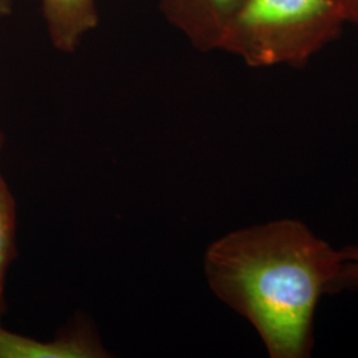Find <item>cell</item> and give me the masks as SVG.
<instances>
[{"label":"cell","mask_w":358,"mask_h":358,"mask_svg":"<svg viewBox=\"0 0 358 358\" xmlns=\"http://www.w3.org/2000/svg\"><path fill=\"white\" fill-rule=\"evenodd\" d=\"M244 0H158L170 26L199 51H217L232 17Z\"/></svg>","instance_id":"3"},{"label":"cell","mask_w":358,"mask_h":358,"mask_svg":"<svg viewBox=\"0 0 358 358\" xmlns=\"http://www.w3.org/2000/svg\"><path fill=\"white\" fill-rule=\"evenodd\" d=\"M16 205L13 192L0 176V319L6 312L4 282L6 273L16 255Z\"/></svg>","instance_id":"6"},{"label":"cell","mask_w":358,"mask_h":358,"mask_svg":"<svg viewBox=\"0 0 358 358\" xmlns=\"http://www.w3.org/2000/svg\"><path fill=\"white\" fill-rule=\"evenodd\" d=\"M341 1L345 7L349 24H353L358 28V0H341Z\"/></svg>","instance_id":"8"},{"label":"cell","mask_w":358,"mask_h":358,"mask_svg":"<svg viewBox=\"0 0 358 358\" xmlns=\"http://www.w3.org/2000/svg\"><path fill=\"white\" fill-rule=\"evenodd\" d=\"M349 24L341 0H244L219 41L252 68L303 66Z\"/></svg>","instance_id":"2"},{"label":"cell","mask_w":358,"mask_h":358,"mask_svg":"<svg viewBox=\"0 0 358 358\" xmlns=\"http://www.w3.org/2000/svg\"><path fill=\"white\" fill-rule=\"evenodd\" d=\"M3 143H4V136H3V133L0 131V150H1V148H3Z\"/></svg>","instance_id":"10"},{"label":"cell","mask_w":358,"mask_h":358,"mask_svg":"<svg viewBox=\"0 0 358 358\" xmlns=\"http://www.w3.org/2000/svg\"><path fill=\"white\" fill-rule=\"evenodd\" d=\"M341 264V251L294 219L232 231L205 255L210 288L252 324L272 358L310 356L316 309L334 294Z\"/></svg>","instance_id":"1"},{"label":"cell","mask_w":358,"mask_h":358,"mask_svg":"<svg viewBox=\"0 0 358 358\" xmlns=\"http://www.w3.org/2000/svg\"><path fill=\"white\" fill-rule=\"evenodd\" d=\"M341 254L343 264L334 287V294L348 289H358V244L345 247L341 250Z\"/></svg>","instance_id":"7"},{"label":"cell","mask_w":358,"mask_h":358,"mask_svg":"<svg viewBox=\"0 0 358 358\" xmlns=\"http://www.w3.org/2000/svg\"><path fill=\"white\" fill-rule=\"evenodd\" d=\"M52 45L73 53L87 35L99 26L97 0H40Z\"/></svg>","instance_id":"5"},{"label":"cell","mask_w":358,"mask_h":358,"mask_svg":"<svg viewBox=\"0 0 358 358\" xmlns=\"http://www.w3.org/2000/svg\"><path fill=\"white\" fill-rule=\"evenodd\" d=\"M108 357L90 328L78 325L56 340L45 343L10 332L0 325V358Z\"/></svg>","instance_id":"4"},{"label":"cell","mask_w":358,"mask_h":358,"mask_svg":"<svg viewBox=\"0 0 358 358\" xmlns=\"http://www.w3.org/2000/svg\"><path fill=\"white\" fill-rule=\"evenodd\" d=\"M13 0H0V17L13 13Z\"/></svg>","instance_id":"9"}]
</instances>
